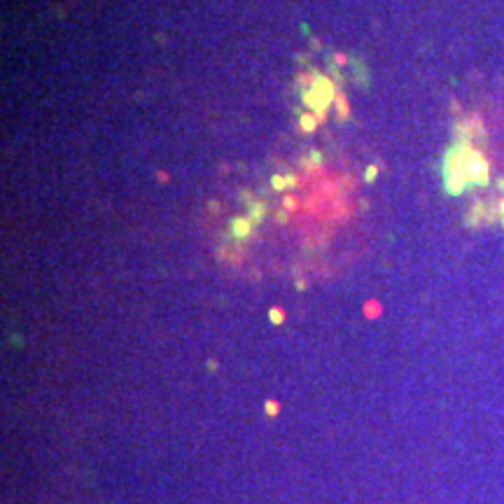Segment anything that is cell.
Returning <instances> with one entry per match:
<instances>
[{"label":"cell","mask_w":504,"mask_h":504,"mask_svg":"<svg viewBox=\"0 0 504 504\" xmlns=\"http://www.w3.org/2000/svg\"><path fill=\"white\" fill-rule=\"evenodd\" d=\"M488 166L478 152L469 150L467 145L455 147L446 159V185L451 192H462L465 182H486Z\"/></svg>","instance_id":"obj_1"},{"label":"cell","mask_w":504,"mask_h":504,"mask_svg":"<svg viewBox=\"0 0 504 504\" xmlns=\"http://www.w3.org/2000/svg\"><path fill=\"white\" fill-rule=\"evenodd\" d=\"M332 94H334V89H332L329 80L315 77V87L306 94V103H308V107H313L318 115H322V110H325V107L329 105V101H332Z\"/></svg>","instance_id":"obj_2"},{"label":"cell","mask_w":504,"mask_h":504,"mask_svg":"<svg viewBox=\"0 0 504 504\" xmlns=\"http://www.w3.org/2000/svg\"><path fill=\"white\" fill-rule=\"evenodd\" d=\"M234 231H236V236H248L250 234V222L248 220H236L234 222Z\"/></svg>","instance_id":"obj_3"},{"label":"cell","mask_w":504,"mask_h":504,"mask_svg":"<svg viewBox=\"0 0 504 504\" xmlns=\"http://www.w3.org/2000/svg\"><path fill=\"white\" fill-rule=\"evenodd\" d=\"M301 124H303V129H306V131H313V129H315L313 117H303V119H301Z\"/></svg>","instance_id":"obj_4"},{"label":"cell","mask_w":504,"mask_h":504,"mask_svg":"<svg viewBox=\"0 0 504 504\" xmlns=\"http://www.w3.org/2000/svg\"><path fill=\"white\" fill-rule=\"evenodd\" d=\"M271 320H273V322H280V320H283V313H280L278 308H273L271 310Z\"/></svg>","instance_id":"obj_5"},{"label":"cell","mask_w":504,"mask_h":504,"mask_svg":"<svg viewBox=\"0 0 504 504\" xmlns=\"http://www.w3.org/2000/svg\"><path fill=\"white\" fill-rule=\"evenodd\" d=\"M273 187H275V189L285 187V177H273Z\"/></svg>","instance_id":"obj_6"},{"label":"cell","mask_w":504,"mask_h":504,"mask_svg":"<svg viewBox=\"0 0 504 504\" xmlns=\"http://www.w3.org/2000/svg\"><path fill=\"white\" fill-rule=\"evenodd\" d=\"M266 411H269V413H275V411H278V406H275L273 402H269V404H266Z\"/></svg>","instance_id":"obj_7"},{"label":"cell","mask_w":504,"mask_h":504,"mask_svg":"<svg viewBox=\"0 0 504 504\" xmlns=\"http://www.w3.org/2000/svg\"><path fill=\"white\" fill-rule=\"evenodd\" d=\"M373 175H376V168H373V166H371V168H369V170H367V180H369V182H371V180H373Z\"/></svg>","instance_id":"obj_8"}]
</instances>
